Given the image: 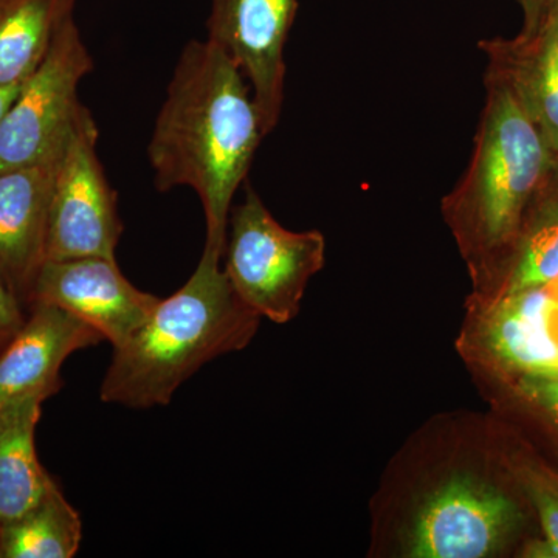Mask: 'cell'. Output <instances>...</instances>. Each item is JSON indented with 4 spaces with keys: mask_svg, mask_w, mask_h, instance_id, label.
Here are the masks:
<instances>
[{
    "mask_svg": "<svg viewBox=\"0 0 558 558\" xmlns=\"http://www.w3.org/2000/svg\"><path fill=\"white\" fill-rule=\"evenodd\" d=\"M512 499L497 488L458 476L447 481L418 510L410 535L414 558L490 556L519 521Z\"/></svg>",
    "mask_w": 558,
    "mask_h": 558,
    "instance_id": "cell-9",
    "label": "cell"
},
{
    "mask_svg": "<svg viewBox=\"0 0 558 558\" xmlns=\"http://www.w3.org/2000/svg\"><path fill=\"white\" fill-rule=\"evenodd\" d=\"M517 2L523 10V28L529 31V28H535L546 20L557 0H517Z\"/></svg>",
    "mask_w": 558,
    "mask_h": 558,
    "instance_id": "cell-21",
    "label": "cell"
},
{
    "mask_svg": "<svg viewBox=\"0 0 558 558\" xmlns=\"http://www.w3.org/2000/svg\"><path fill=\"white\" fill-rule=\"evenodd\" d=\"M550 20H553L554 27H556L557 36H558V0L554 9L550 10Z\"/></svg>",
    "mask_w": 558,
    "mask_h": 558,
    "instance_id": "cell-23",
    "label": "cell"
},
{
    "mask_svg": "<svg viewBox=\"0 0 558 558\" xmlns=\"http://www.w3.org/2000/svg\"><path fill=\"white\" fill-rule=\"evenodd\" d=\"M105 337L61 307L33 303L14 339L0 352V407L62 388L61 368L73 352L100 344Z\"/></svg>",
    "mask_w": 558,
    "mask_h": 558,
    "instance_id": "cell-11",
    "label": "cell"
},
{
    "mask_svg": "<svg viewBox=\"0 0 558 558\" xmlns=\"http://www.w3.org/2000/svg\"><path fill=\"white\" fill-rule=\"evenodd\" d=\"M326 242L319 231L284 229L256 191L231 208L226 274L245 306L284 325L299 315L304 290L325 266Z\"/></svg>",
    "mask_w": 558,
    "mask_h": 558,
    "instance_id": "cell-4",
    "label": "cell"
},
{
    "mask_svg": "<svg viewBox=\"0 0 558 558\" xmlns=\"http://www.w3.org/2000/svg\"><path fill=\"white\" fill-rule=\"evenodd\" d=\"M266 137L240 65L208 38L180 53L148 146L156 189L196 191L205 248L223 256L233 197Z\"/></svg>",
    "mask_w": 558,
    "mask_h": 558,
    "instance_id": "cell-1",
    "label": "cell"
},
{
    "mask_svg": "<svg viewBox=\"0 0 558 558\" xmlns=\"http://www.w3.org/2000/svg\"><path fill=\"white\" fill-rule=\"evenodd\" d=\"M92 70V54L70 17L0 121V172L36 163L64 145L83 106L80 83Z\"/></svg>",
    "mask_w": 558,
    "mask_h": 558,
    "instance_id": "cell-5",
    "label": "cell"
},
{
    "mask_svg": "<svg viewBox=\"0 0 558 558\" xmlns=\"http://www.w3.org/2000/svg\"><path fill=\"white\" fill-rule=\"evenodd\" d=\"M548 286L502 293L488 325L495 354L524 376L558 373V340L550 328L558 301Z\"/></svg>",
    "mask_w": 558,
    "mask_h": 558,
    "instance_id": "cell-13",
    "label": "cell"
},
{
    "mask_svg": "<svg viewBox=\"0 0 558 558\" xmlns=\"http://www.w3.org/2000/svg\"><path fill=\"white\" fill-rule=\"evenodd\" d=\"M64 146L36 163L0 172V271L27 311L47 259L51 199Z\"/></svg>",
    "mask_w": 558,
    "mask_h": 558,
    "instance_id": "cell-10",
    "label": "cell"
},
{
    "mask_svg": "<svg viewBox=\"0 0 558 558\" xmlns=\"http://www.w3.org/2000/svg\"><path fill=\"white\" fill-rule=\"evenodd\" d=\"M25 318H27V310L22 306L0 271V352L20 332Z\"/></svg>",
    "mask_w": 558,
    "mask_h": 558,
    "instance_id": "cell-19",
    "label": "cell"
},
{
    "mask_svg": "<svg viewBox=\"0 0 558 558\" xmlns=\"http://www.w3.org/2000/svg\"><path fill=\"white\" fill-rule=\"evenodd\" d=\"M21 86L0 87V121L5 116L7 110L16 100L17 94H20Z\"/></svg>",
    "mask_w": 558,
    "mask_h": 558,
    "instance_id": "cell-22",
    "label": "cell"
},
{
    "mask_svg": "<svg viewBox=\"0 0 558 558\" xmlns=\"http://www.w3.org/2000/svg\"><path fill=\"white\" fill-rule=\"evenodd\" d=\"M521 387L529 398L558 417V373L524 376Z\"/></svg>",
    "mask_w": 558,
    "mask_h": 558,
    "instance_id": "cell-20",
    "label": "cell"
},
{
    "mask_svg": "<svg viewBox=\"0 0 558 558\" xmlns=\"http://www.w3.org/2000/svg\"><path fill=\"white\" fill-rule=\"evenodd\" d=\"M98 137L100 131L90 110L81 106L54 182L46 260L116 258L124 227L117 193L98 157Z\"/></svg>",
    "mask_w": 558,
    "mask_h": 558,
    "instance_id": "cell-6",
    "label": "cell"
},
{
    "mask_svg": "<svg viewBox=\"0 0 558 558\" xmlns=\"http://www.w3.org/2000/svg\"><path fill=\"white\" fill-rule=\"evenodd\" d=\"M222 255L204 248L196 270L126 343L113 348L100 398L130 409L168 405L183 381L213 359L244 348L259 315L242 303Z\"/></svg>",
    "mask_w": 558,
    "mask_h": 558,
    "instance_id": "cell-2",
    "label": "cell"
},
{
    "mask_svg": "<svg viewBox=\"0 0 558 558\" xmlns=\"http://www.w3.org/2000/svg\"><path fill=\"white\" fill-rule=\"evenodd\" d=\"M558 281V161L524 220L510 253L502 293Z\"/></svg>",
    "mask_w": 558,
    "mask_h": 558,
    "instance_id": "cell-17",
    "label": "cell"
},
{
    "mask_svg": "<svg viewBox=\"0 0 558 558\" xmlns=\"http://www.w3.org/2000/svg\"><path fill=\"white\" fill-rule=\"evenodd\" d=\"M76 0H0V87L22 86L73 17Z\"/></svg>",
    "mask_w": 558,
    "mask_h": 558,
    "instance_id": "cell-15",
    "label": "cell"
},
{
    "mask_svg": "<svg viewBox=\"0 0 558 558\" xmlns=\"http://www.w3.org/2000/svg\"><path fill=\"white\" fill-rule=\"evenodd\" d=\"M527 494L537 509L545 539L534 543L526 556L558 558V486L548 481L532 478Z\"/></svg>",
    "mask_w": 558,
    "mask_h": 558,
    "instance_id": "cell-18",
    "label": "cell"
},
{
    "mask_svg": "<svg viewBox=\"0 0 558 558\" xmlns=\"http://www.w3.org/2000/svg\"><path fill=\"white\" fill-rule=\"evenodd\" d=\"M480 49L488 72L512 89L558 161V36L550 14L515 38L481 40Z\"/></svg>",
    "mask_w": 558,
    "mask_h": 558,
    "instance_id": "cell-12",
    "label": "cell"
},
{
    "mask_svg": "<svg viewBox=\"0 0 558 558\" xmlns=\"http://www.w3.org/2000/svg\"><path fill=\"white\" fill-rule=\"evenodd\" d=\"M486 102L472 159L444 202L459 242L473 258L512 253L524 220L557 165L512 89L486 72Z\"/></svg>",
    "mask_w": 558,
    "mask_h": 558,
    "instance_id": "cell-3",
    "label": "cell"
},
{
    "mask_svg": "<svg viewBox=\"0 0 558 558\" xmlns=\"http://www.w3.org/2000/svg\"><path fill=\"white\" fill-rule=\"evenodd\" d=\"M33 303L68 311L119 348L142 328L159 299L132 286L116 258L87 256L46 260L33 286L28 307Z\"/></svg>",
    "mask_w": 558,
    "mask_h": 558,
    "instance_id": "cell-8",
    "label": "cell"
},
{
    "mask_svg": "<svg viewBox=\"0 0 558 558\" xmlns=\"http://www.w3.org/2000/svg\"><path fill=\"white\" fill-rule=\"evenodd\" d=\"M81 539L80 513L54 481L38 505L0 523V558H72Z\"/></svg>",
    "mask_w": 558,
    "mask_h": 558,
    "instance_id": "cell-16",
    "label": "cell"
},
{
    "mask_svg": "<svg viewBox=\"0 0 558 558\" xmlns=\"http://www.w3.org/2000/svg\"><path fill=\"white\" fill-rule=\"evenodd\" d=\"M44 402L31 396L0 407V523L38 505L54 483L36 451V427Z\"/></svg>",
    "mask_w": 558,
    "mask_h": 558,
    "instance_id": "cell-14",
    "label": "cell"
},
{
    "mask_svg": "<svg viewBox=\"0 0 558 558\" xmlns=\"http://www.w3.org/2000/svg\"><path fill=\"white\" fill-rule=\"evenodd\" d=\"M299 0H211L207 38L240 65L264 132L277 128L284 102V50Z\"/></svg>",
    "mask_w": 558,
    "mask_h": 558,
    "instance_id": "cell-7",
    "label": "cell"
}]
</instances>
